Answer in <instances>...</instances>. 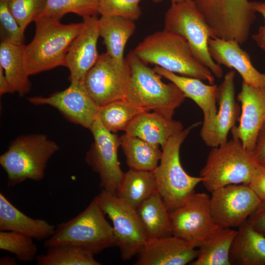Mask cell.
<instances>
[{
  "label": "cell",
  "mask_w": 265,
  "mask_h": 265,
  "mask_svg": "<svg viewBox=\"0 0 265 265\" xmlns=\"http://www.w3.org/2000/svg\"><path fill=\"white\" fill-rule=\"evenodd\" d=\"M210 197L205 192H195L180 207L170 212L172 235L190 246L200 247L218 227L212 217Z\"/></svg>",
  "instance_id": "30bf717a"
},
{
  "label": "cell",
  "mask_w": 265,
  "mask_h": 265,
  "mask_svg": "<svg viewBox=\"0 0 265 265\" xmlns=\"http://www.w3.org/2000/svg\"><path fill=\"white\" fill-rule=\"evenodd\" d=\"M132 51L147 64L214 84L213 74L195 58L187 41L177 34L164 29L155 32L146 37Z\"/></svg>",
  "instance_id": "7a4b0ae2"
},
{
  "label": "cell",
  "mask_w": 265,
  "mask_h": 265,
  "mask_svg": "<svg viewBox=\"0 0 265 265\" xmlns=\"http://www.w3.org/2000/svg\"><path fill=\"white\" fill-rule=\"evenodd\" d=\"M261 201H265V167L258 165L248 184Z\"/></svg>",
  "instance_id": "8d00e7d4"
},
{
  "label": "cell",
  "mask_w": 265,
  "mask_h": 265,
  "mask_svg": "<svg viewBox=\"0 0 265 265\" xmlns=\"http://www.w3.org/2000/svg\"><path fill=\"white\" fill-rule=\"evenodd\" d=\"M24 46L2 42L0 45V66L3 69L13 93L17 92L20 96L26 94L31 89Z\"/></svg>",
  "instance_id": "484cf974"
},
{
  "label": "cell",
  "mask_w": 265,
  "mask_h": 265,
  "mask_svg": "<svg viewBox=\"0 0 265 265\" xmlns=\"http://www.w3.org/2000/svg\"><path fill=\"white\" fill-rule=\"evenodd\" d=\"M59 149L58 144L44 134L17 137L0 156V164L7 175L8 186L27 179L43 180L48 161Z\"/></svg>",
  "instance_id": "5b68a950"
},
{
  "label": "cell",
  "mask_w": 265,
  "mask_h": 265,
  "mask_svg": "<svg viewBox=\"0 0 265 265\" xmlns=\"http://www.w3.org/2000/svg\"><path fill=\"white\" fill-rule=\"evenodd\" d=\"M47 0H7L9 11L25 32L27 26L43 12Z\"/></svg>",
  "instance_id": "e575fe53"
},
{
  "label": "cell",
  "mask_w": 265,
  "mask_h": 265,
  "mask_svg": "<svg viewBox=\"0 0 265 265\" xmlns=\"http://www.w3.org/2000/svg\"><path fill=\"white\" fill-rule=\"evenodd\" d=\"M83 26L70 45L66 56L69 80L82 81L99 56L97 43L100 36L97 16L83 18Z\"/></svg>",
  "instance_id": "e0dca14e"
},
{
  "label": "cell",
  "mask_w": 265,
  "mask_h": 265,
  "mask_svg": "<svg viewBox=\"0 0 265 265\" xmlns=\"http://www.w3.org/2000/svg\"><path fill=\"white\" fill-rule=\"evenodd\" d=\"M32 238L14 231L0 232V249L15 255L21 261L35 259L38 248Z\"/></svg>",
  "instance_id": "d6a6232c"
},
{
  "label": "cell",
  "mask_w": 265,
  "mask_h": 265,
  "mask_svg": "<svg viewBox=\"0 0 265 265\" xmlns=\"http://www.w3.org/2000/svg\"><path fill=\"white\" fill-rule=\"evenodd\" d=\"M141 0H96L98 14L103 16L120 17L135 21L142 14Z\"/></svg>",
  "instance_id": "836d02e7"
},
{
  "label": "cell",
  "mask_w": 265,
  "mask_h": 265,
  "mask_svg": "<svg viewBox=\"0 0 265 265\" xmlns=\"http://www.w3.org/2000/svg\"><path fill=\"white\" fill-rule=\"evenodd\" d=\"M136 211L148 239L172 236L170 212L158 190Z\"/></svg>",
  "instance_id": "cb8c5ba5"
},
{
  "label": "cell",
  "mask_w": 265,
  "mask_h": 265,
  "mask_svg": "<svg viewBox=\"0 0 265 265\" xmlns=\"http://www.w3.org/2000/svg\"><path fill=\"white\" fill-rule=\"evenodd\" d=\"M0 29L1 42L24 45L25 32L9 11L7 0H0Z\"/></svg>",
  "instance_id": "d590c367"
},
{
  "label": "cell",
  "mask_w": 265,
  "mask_h": 265,
  "mask_svg": "<svg viewBox=\"0 0 265 265\" xmlns=\"http://www.w3.org/2000/svg\"><path fill=\"white\" fill-rule=\"evenodd\" d=\"M90 130L94 142L86 153L85 160L99 174L102 189L115 195L124 174L118 159L120 137L108 131L98 118Z\"/></svg>",
  "instance_id": "7c38bea8"
},
{
  "label": "cell",
  "mask_w": 265,
  "mask_h": 265,
  "mask_svg": "<svg viewBox=\"0 0 265 265\" xmlns=\"http://www.w3.org/2000/svg\"><path fill=\"white\" fill-rule=\"evenodd\" d=\"M98 23L99 35L103 39L106 53L115 60L124 62L125 46L135 30L134 21L120 17L101 16Z\"/></svg>",
  "instance_id": "d4e9b609"
},
{
  "label": "cell",
  "mask_w": 265,
  "mask_h": 265,
  "mask_svg": "<svg viewBox=\"0 0 265 265\" xmlns=\"http://www.w3.org/2000/svg\"><path fill=\"white\" fill-rule=\"evenodd\" d=\"M121 146L130 168L153 171L162 156L159 146L125 133L120 136Z\"/></svg>",
  "instance_id": "f1b7e54d"
},
{
  "label": "cell",
  "mask_w": 265,
  "mask_h": 265,
  "mask_svg": "<svg viewBox=\"0 0 265 265\" xmlns=\"http://www.w3.org/2000/svg\"><path fill=\"white\" fill-rule=\"evenodd\" d=\"M184 130L179 121L154 111H144L137 115L124 131L162 148L171 137Z\"/></svg>",
  "instance_id": "ffe728a7"
},
{
  "label": "cell",
  "mask_w": 265,
  "mask_h": 265,
  "mask_svg": "<svg viewBox=\"0 0 265 265\" xmlns=\"http://www.w3.org/2000/svg\"><path fill=\"white\" fill-rule=\"evenodd\" d=\"M0 264L1 265H17L15 258L10 257H4L0 259Z\"/></svg>",
  "instance_id": "b9f144b4"
},
{
  "label": "cell",
  "mask_w": 265,
  "mask_h": 265,
  "mask_svg": "<svg viewBox=\"0 0 265 265\" xmlns=\"http://www.w3.org/2000/svg\"><path fill=\"white\" fill-rule=\"evenodd\" d=\"M13 93L12 88L5 77L3 69L0 66V95Z\"/></svg>",
  "instance_id": "60d3db41"
},
{
  "label": "cell",
  "mask_w": 265,
  "mask_h": 265,
  "mask_svg": "<svg viewBox=\"0 0 265 265\" xmlns=\"http://www.w3.org/2000/svg\"><path fill=\"white\" fill-rule=\"evenodd\" d=\"M164 29L177 34L188 42L195 58L217 78L223 70L212 58L208 47L210 38H215L212 29L194 0L171 2L164 17Z\"/></svg>",
  "instance_id": "ba28073f"
},
{
  "label": "cell",
  "mask_w": 265,
  "mask_h": 265,
  "mask_svg": "<svg viewBox=\"0 0 265 265\" xmlns=\"http://www.w3.org/2000/svg\"><path fill=\"white\" fill-rule=\"evenodd\" d=\"M27 100L34 106H52L69 121L89 130L97 119L100 108L88 94L83 81L71 82L66 89L49 96L31 97Z\"/></svg>",
  "instance_id": "5bb4252c"
},
{
  "label": "cell",
  "mask_w": 265,
  "mask_h": 265,
  "mask_svg": "<svg viewBox=\"0 0 265 265\" xmlns=\"http://www.w3.org/2000/svg\"><path fill=\"white\" fill-rule=\"evenodd\" d=\"M56 227L43 219H34L24 214L0 193V230L14 231L37 240L48 239Z\"/></svg>",
  "instance_id": "7402d4cb"
},
{
  "label": "cell",
  "mask_w": 265,
  "mask_h": 265,
  "mask_svg": "<svg viewBox=\"0 0 265 265\" xmlns=\"http://www.w3.org/2000/svg\"><path fill=\"white\" fill-rule=\"evenodd\" d=\"M137 255L136 265H185L196 258L197 250L172 235L148 239Z\"/></svg>",
  "instance_id": "ac0fdd59"
},
{
  "label": "cell",
  "mask_w": 265,
  "mask_h": 265,
  "mask_svg": "<svg viewBox=\"0 0 265 265\" xmlns=\"http://www.w3.org/2000/svg\"><path fill=\"white\" fill-rule=\"evenodd\" d=\"M251 4L254 11L261 14L264 19V24L259 27L252 37L257 46L265 52V1H253Z\"/></svg>",
  "instance_id": "f35d334b"
},
{
  "label": "cell",
  "mask_w": 265,
  "mask_h": 265,
  "mask_svg": "<svg viewBox=\"0 0 265 265\" xmlns=\"http://www.w3.org/2000/svg\"><path fill=\"white\" fill-rule=\"evenodd\" d=\"M157 190L153 171L130 168L124 173L115 195L136 210Z\"/></svg>",
  "instance_id": "4316f807"
},
{
  "label": "cell",
  "mask_w": 265,
  "mask_h": 265,
  "mask_svg": "<svg viewBox=\"0 0 265 265\" xmlns=\"http://www.w3.org/2000/svg\"><path fill=\"white\" fill-rule=\"evenodd\" d=\"M186 0H170L171 2H180Z\"/></svg>",
  "instance_id": "7bdbcfd3"
},
{
  "label": "cell",
  "mask_w": 265,
  "mask_h": 265,
  "mask_svg": "<svg viewBox=\"0 0 265 265\" xmlns=\"http://www.w3.org/2000/svg\"><path fill=\"white\" fill-rule=\"evenodd\" d=\"M201 124H193L171 137L162 148L159 164L153 171L157 190L169 212L185 204L195 193L196 186L202 181L200 176L188 175L180 159L182 144L191 131Z\"/></svg>",
  "instance_id": "8992f818"
},
{
  "label": "cell",
  "mask_w": 265,
  "mask_h": 265,
  "mask_svg": "<svg viewBox=\"0 0 265 265\" xmlns=\"http://www.w3.org/2000/svg\"><path fill=\"white\" fill-rule=\"evenodd\" d=\"M94 255L78 246L64 245L47 248L45 254L37 255L38 265H100Z\"/></svg>",
  "instance_id": "f546056e"
},
{
  "label": "cell",
  "mask_w": 265,
  "mask_h": 265,
  "mask_svg": "<svg viewBox=\"0 0 265 265\" xmlns=\"http://www.w3.org/2000/svg\"><path fill=\"white\" fill-rule=\"evenodd\" d=\"M144 111H149L120 100L100 107L97 118L108 131L116 133L119 131H125L137 115Z\"/></svg>",
  "instance_id": "4dcf8cb0"
},
{
  "label": "cell",
  "mask_w": 265,
  "mask_h": 265,
  "mask_svg": "<svg viewBox=\"0 0 265 265\" xmlns=\"http://www.w3.org/2000/svg\"><path fill=\"white\" fill-rule=\"evenodd\" d=\"M97 197L102 210L112 222L122 259L130 260L148 239L136 210L104 189Z\"/></svg>",
  "instance_id": "9c48e42d"
},
{
  "label": "cell",
  "mask_w": 265,
  "mask_h": 265,
  "mask_svg": "<svg viewBox=\"0 0 265 265\" xmlns=\"http://www.w3.org/2000/svg\"><path fill=\"white\" fill-rule=\"evenodd\" d=\"M35 34L24 46L26 69L29 76L65 66L69 47L81 31L83 23L62 24L60 20L40 17L35 21Z\"/></svg>",
  "instance_id": "3957f363"
},
{
  "label": "cell",
  "mask_w": 265,
  "mask_h": 265,
  "mask_svg": "<svg viewBox=\"0 0 265 265\" xmlns=\"http://www.w3.org/2000/svg\"><path fill=\"white\" fill-rule=\"evenodd\" d=\"M130 77V68L125 58L119 62L106 53L99 55L83 80L89 96L99 107L124 100Z\"/></svg>",
  "instance_id": "8fae6325"
},
{
  "label": "cell",
  "mask_w": 265,
  "mask_h": 265,
  "mask_svg": "<svg viewBox=\"0 0 265 265\" xmlns=\"http://www.w3.org/2000/svg\"><path fill=\"white\" fill-rule=\"evenodd\" d=\"M256 231L265 236V201H262L247 219Z\"/></svg>",
  "instance_id": "74e56055"
},
{
  "label": "cell",
  "mask_w": 265,
  "mask_h": 265,
  "mask_svg": "<svg viewBox=\"0 0 265 265\" xmlns=\"http://www.w3.org/2000/svg\"><path fill=\"white\" fill-rule=\"evenodd\" d=\"M105 214L96 196L81 212L58 224L53 234L44 241V247L73 245L95 255L116 246L113 228L106 219Z\"/></svg>",
  "instance_id": "277c9868"
},
{
  "label": "cell",
  "mask_w": 265,
  "mask_h": 265,
  "mask_svg": "<svg viewBox=\"0 0 265 265\" xmlns=\"http://www.w3.org/2000/svg\"><path fill=\"white\" fill-rule=\"evenodd\" d=\"M126 58L130 68V77L124 100L147 111L172 118L175 109L186 98L184 93L173 82H163L162 77L132 51Z\"/></svg>",
  "instance_id": "6da1fadb"
},
{
  "label": "cell",
  "mask_w": 265,
  "mask_h": 265,
  "mask_svg": "<svg viewBox=\"0 0 265 265\" xmlns=\"http://www.w3.org/2000/svg\"><path fill=\"white\" fill-rule=\"evenodd\" d=\"M235 72L231 70L218 86L217 102L219 105L212 147L218 146L228 140L229 132L239 118V107L235 99Z\"/></svg>",
  "instance_id": "44dd1931"
},
{
  "label": "cell",
  "mask_w": 265,
  "mask_h": 265,
  "mask_svg": "<svg viewBox=\"0 0 265 265\" xmlns=\"http://www.w3.org/2000/svg\"><path fill=\"white\" fill-rule=\"evenodd\" d=\"M153 69L176 85L186 98L193 100L202 110L204 120L200 135L205 144L212 147L218 111L216 104L218 86L206 84L200 79L179 75L158 66Z\"/></svg>",
  "instance_id": "9a60e30c"
},
{
  "label": "cell",
  "mask_w": 265,
  "mask_h": 265,
  "mask_svg": "<svg viewBox=\"0 0 265 265\" xmlns=\"http://www.w3.org/2000/svg\"><path fill=\"white\" fill-rule=\"evenodd\" d=\"M73 13L82 18L98 15L96 0H47L40 17L60 20L65 14ZM38 17V18H39Z\"/></svg>",
  "instance_id": "1f68e13d"
},
{
  "label": "cell",
  "mask_w": 265,
  "mask_h": 265,
  "mask_svg": "<svg viewBox=\"0 0 265 265\" xmlns=\"http://www.w3.org/2000/svg\"><path fill=\"white\" fill-rule=\"evenodd\" d=\"M152 0L153 2H156V3L160 2H161L162 1V0Z\"/></svg>",
  "instance_id": "ee69618b"
},
{
  "label": "cell",
  "mask_w": 265,
  "mask_h": 265,
  "mask_svg": "<svg viewBox=\"0 0 265 265\" xmlns=\"http://www.w3.org/2000/svg\"><path fill=\"white\" fill-rule=\"evenodd\" d=\"M258 165L252 152L247 150L239 139L232 137L212 148L199 176L206 189L212 192L229 185H248Z\"/></svg>",
  "instance_id": "52a82bcc"
},
{
  "label": "cell",
  "mask_w": 265,
  "mask_h": 265,
  "mask_svg": "<svg viewBox=\"0 0 265 265\" xmlns=\"http://www.w3.org/2000/svg\"><path fill=\"white\" fill-rule=\"evenodd\" d=\"M252 153L257 163L265 167V124L260 132Z\"/></svg>",
  "instance_id": "ab89813d"
},
{
  "label": "cell",
  "mask_w": 265,
  "mask_h": 265,
  "mask_svg": "<svg viewBox=\"0 0 265 265\" xmlns=\"http://www.w3.org/2000/svg\"><path fill=\"white\" fill-rule=\"evenodd\" d=\"M210 208L217 226L232 228L246 220L262 201L246 184H232L211 192Z\"/></svg>",
  "instance_id": "4fadbf2b"
},
{
  "label": "cell",
  "mask_w": 265,
  "mask_h": 265,
  "mask_svg": "<svg viewBox=\"0 0 265 265\" xmlns=\"http://www.w3.org/2000/svg\"><path fill=\"white\" fill-rule=\"evenodd\" d=\"M237 100L241 104L238 127L231 130L232 137L240 140L243 147L253 152L261 130L265 124V88L242 81Z\"/></svg>",
  "instance_id": "2e32d148"
},
{
  "label": "cell",
  "mask_w": 265,
  "mask_h": 265,
  "mask_svg": "<svg viewBox=\"0 0 265 265\" xmlns=\"http://www.w3.org/2000/svg\"><path fill=\"white\" fill-rule=\"evenodd\" d=\"M237 231L218 227L197 250L191 265H231L230 251Z\"/></svg>",
  "instance_id": "83f0119b"
},
{
  "label": "cell",
  "mask_w": 265,
  "mask_h": 265,
  "mask_svg": "<svg viewBox=\"0 0 265 265\" xmlns=\"http://www.w3.org/2000/svg\"><path fill=\"white\" fill-rule=\"evenodd\" d=\"M229 258L231 265H265V236L247 220L238 227Z\"/></svg>",
  "instance_id": "603a6c76"
},
{
  "label": "cell",
  "mask_w": 265,
  "mask_h": 265,
  "mask_svg": "<svg viewBox=\"0 0 265 265\" xmlns=\"http://www.w3.org/2000/svg\"><path fill=\"white\" fill-rule=\"evenodd\" d=\"M210 54L218 65L234 69L243 82L257 87L265 88V73L259 72L252 64L248 53L242 50L236 40L210 38Z\"/></svg>",
  "instance_id": "d6986e66"
}]
</instances>
